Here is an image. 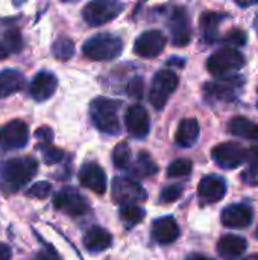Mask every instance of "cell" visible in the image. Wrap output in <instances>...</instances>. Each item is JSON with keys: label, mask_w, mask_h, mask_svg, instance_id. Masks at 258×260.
<instances>
[{"label": "cell", "mask_w": 258, "mask_h": 260, "mask_svg": "<svg viewBox=\"0 0 258 260\" xmlns=\"http://www.w3.org/2000/svg\"><path fill=\"white\" fill-rule=\"evenodd\" d=\"M38 172V161L30 157H14L0 163V190L15 193L24 187Z\"/></svg>", "instance_id": "cell-1"}, {"label": "cell", "mask_w": 258, "mask_h": 260, "mask_svg": "<svg viewBox=\"0 0 258 260\" xmlns=\"http://www.w3.org/2000/svg\"><path fill=\"white\" fill-rule=\"evenodd\" d=\"M122 107L120 101L108 98H96L90 104V117L93 125L105 134L117 136L122 131L119 110Z\"/></svg>", "instance_id": "cell-2"}, {"label": "cell", "mask_w": 258, "mask_h": 260, "mask_svg": "<svg viewBox=\"0 0 258 260\" xmlns=\"http://www.w3.org/2000/svg\"><path fill=\"white\" fill-rule=\"evenodd\" d=\"M84 55L93 61H111L120 56L123 41L114 34H97L84 43Z\"/></svg>", "instance_id": "cell-3"}, {"label": "cell", "mask_w": 258, "mask_h": 260, "mask_svg": "<svg viewBox=\"0 0 258 260\" xmlns=\"http://www.w3.org/2000/svg\"><path fill=\"white\" fill-rule=\"evenodd\" d=\"M245 66V56L234 47H224L207 59V69L214 76H231Z\"/></svg>", "instance_id": "cell-4"}, {"label": "cell", "mask_w": 258, "mask_h": 260, "mask_svg": "<svg viewBox=\"0 0 258 260\" xmlns=\"http://www.w3.org/2000/svg\"><path fill=\"white\" fill-rule=\"evenodd\" d=\"M245 79L242 76H225L204 85V96L210 102H233L243 88Z\"/></svg>", "instance_id": "cell-5"}, {"label": "cell", "mask_w": 258, "mask_h": 260, "mask_svg": "<svg viewBox=\"0 0 258 260\" xmlns=\"http://www.w3.org/2000/svg\"><path fill=\"white\" fill-rule=\"evenodd\" d=\"M179 84L178 75L173 70H160L155 73L151 90H149V102L155 110H163L170 98V94L176 90Z\"/></svg>", "instance_id": "cell-6"}, {"label": "cell", "mask_w": 258, "mask_h": 260, "mask_svg": "<svg viewBox=\"0 0 258 260\" xmlns=\"http://www.w3.org/2000/svg\"><path fill=\"white\" fill-rule=\"evenodd\" d=\"M125 9L123 3L113 0H96L90 2L82 9V17L90 26H102L114 20Z\"/></svg>", "instance_id": "cell-7"}, {"label": "cell", "mask_w": 258, "mask_h": 260, "mask_svg": "<svg viewBox=\"0 0 258 260\" xmlns=\"http://www.w3.org/2000/svg\"><path fill=\"white\" fill-rule=\"evenodd\" d=\"M113 200L123 206H135L137 203H143L148 200L146 190L141 187L140 183L131 178L125 177H116L113 180V187H111Z\"/></svg>", "instance_id": "cell-8"}, {"label": "cell", "mask_w": 258, "mask_h": 260, "mask_svg": "<svg viewBox=\"0 0 258 260\" xmlns=\"http://www.w3.org/2000/svg\"><path fill=\"white\" fill-rule=\"evenodd\" d=\"M211 157L214 163L224 169H236L248 158V151L234 142H225L213 148Z\"/></svg>", "instance_id": "cell-9"}, {"label": "cell", "mask_w": 258, "mask_h": 260, "mask_svg": "<svg viewBox=\"0 0 258 260\" xmlns=\"http://www.w3.org/2000/svg\"><path fill=\"white\" fill-rule=\"evenodd\" d=\"M29 142V126L23 120H11L0 128V149H21Z\"/></svg>", "instance_id": "cell-10"}, {"label": "cell", "mask_w": 258, "mask_h": 260, "mask_svg": "<svg viewBox=\"0 0 258 260\" xmlns=\"http://www.w3.org/2000/svg\"><path fill=\"white\" fill-rule=\"evenodd\" d=\"M53 206L56 210L64 212L68 216H82L90 210L88 201L71 187L59 190L53 198Z\"/></svg>", "instance_id": "cell-11"}, {"label": "cell", "mask_w": 258, "mask_h": 260, "mask_svg": "<svg viewBox=\"0 0 258 260\" xmlns=\"http://www.w3.org/2000/svg\"><path fill=\"white\" fill-rule=\"evenodd\" d=\"M166 37L161 30L151 29L143 32L134 43V52L135 55L141 58H155L158 56L164 47H166Z\"/></svg>", "instance_id": "cell-12"}, {"label": "cell", "mask_w": 258, "mask_h": 260, "mask_svg": "<svg viewBox=\"0 0 258 260\" xmlns=\"http://www.w3.org/2000/svg\"><path fill=\"white\" fill-rule=\"evenodd\" d=\"M169 29L172 34V43L175 46H187L192 40V26L189 14L184 8H173L169 18Z\"/></svg>", "instance_id": "cell-13"}, {"label": "cell", "mask_w": 258, "mask_h": 260, "mask_svg": "<svg viewBox=\"0 0 258 260\" xmlns=\"http://www.w3.org/2000/svg\"><path fill=\"white\" fill-rule=\"evenodd\" d=\"M78 177H79L81 184L90 189L91 192L97 195H103L106 192V175L97 163L90 161V163L82 165Z\"/></svg>", "instance_id": "cell-14"}, {"label": "cell", "mask_w": 258, "mask_h": 260, "mask_svg": "<svg viewBox=\"0 0 258 260\" xmlns=\"http://www.w3.org/2000/svg\"><path fill=\"white\" fill-rule=\"evenodd\" d=\"M125 125L129 134L135 139H144L149 134L151 123L149 114L141 105H132L126 110L125 114Z\"/></svg>", "instance_id": "cell-15"}, {"label": "cell", "mask_w": 258, "mask_h": 260, "mask_svg": "<svg viewBox=\"0 0 258 260\" xmlns=\"http://www.w3.org/2000/svg\"><path fill=\"white\" fill-rule=\"evenodd\" d=\"M252 209L246 204H233L224 209L220 221L227 229H245L252 222Z\"/></svg>", "instance_id": "cell-16"}, {"label": "cell", "mask_w": 258, "mask_h": 260, "mask_svg": "<svg viewBox=\"0 0 258 260\" xmlns=\"http://www.w3.org/2000/svg\"><path fill=\"white\" fill-rule=\"evenodd\" d=\"M56 85H58L56 76L52 72L43 70V72L36 73L35 78L32 79L29 93L35 101L43 102V101H47L49 98H52V94L56 91Z\"/></svg>", "instance_id": "cell-17"}, {"label": "cell", "mask_w": 258, "mask_h": 260, "mask_svg": "<svg viewBox=\"0 0 258 260\" xmlns=\"http://www.w3.org/2000/svg\"><path fill=\"white\" fill-rule=\"evenodd\" d=\"M198 193L201 200L207 204H214L220 201L227 193V183L222 177L207 175L201 180L198 186Z\"/></svg>", "instance_id": "cell-18"}, {"label": "cell", "mask_w": 258, "mask_h": 260, "mask_svg": "<svg viewBox=\"0 0 258 260\" xmlns=\"http://www.w3.org/2000/svg\"><path fill=\"white\" fill-rule=\"evenodd\" d=\"M179 238V225L173 216H163L152 224V239L160 245H167Z\"/></svg>", "instance_id": "cell-19"}, {"label": "cell", "mask_w": 258, "mask_h": 260, "mask_svg": "<svg viewBox=\"0 0 258 260\" xmlns=\"http://www.w3.org/2000/svg\"><path fill=\"white\" fill-rule=\"evenodd\" d=\"M248 248L246 239L236 236V235H227L219 239L217 242V253L224 260L239 259Z\"/></svg>", "instance_id": "cell-20"}, {"label": "cell", "mask_w": 258, "mask_h": 260, "mask_svg": "<svg viewBox=\"0 0 258 260\" xmlns=\"http://www.w3.org/2000/svg\"><path fill=\"white\" fill-rule=\"evenodd\" d=\"M111 244H113V236L109 235V232H106L99 225L88 229L87 233L84 235V247L90 253H102L108 250Z\"/></svg>", "instance_id": "cell-21"}, {"label": "cell", "mask_w": 258, "mask_h": 260, "mask_svg": "<svg viewBox=\"0 0 258 260\" xmlns=\"http://www.w3.org/2000/svg\"><path fill=\"white\" fill-rule=\"evenodd\" d=\"M199 139V122L196 119H184L181 120L176 134L175 143L181 148H192Z\"/></svg>", "instance_id": "cell-22"}, {"label": "cell", "mask_w": 258, "mask_h": 260, "mask_svg": "<svg viewBox=\"0 0 258 260\" xmlns=\"http://www.w3.org/2000/svg\"><path fill=\"white\" fill-rule=\"evenodd\" d=\"M24 87V76L15 69H6L0 72V99L8 98Z\"/></svg>", "instance_id": "cell-23"}, {"label": "cell", "mask_w": 258, "mask_h": 260, "mask_svg": "<svg viewBox=\"0 0 258 260\" xmlns=\"http://www.w3.org/2000/svg\"><path fill=\"white\" fill-rule=\"evenodd\" d=\"M227 128H228V131L233 136L258 142V125L255 122H252L251 119H248V117L236 116V117H233L228 122V126Z\"/></svg>", "instance_id": "cell-24"}, {"label": "cell", "mask_w": 258, "mask_h": 260, "mask_svg": "<svg viewBox=\"0 0 258 260\" xmlns=\"http://www.w3.org/2000/svg\"><path fill=\"white\" fill-rule=\"evenodd\" d=\"M225 18H230V15L222 14V12H214V11H207V12L202 14V17H201V29H202L204 40L207 43H213L219 37L217 35L219 24Z\"/></svg>", "instance_id": "cell-25"}, {"label": "cell", "mask_w": 258, "mask_h": 260, "mask_svg": "<svg viewBox=\"0 0 258 260\" xmlns=\"http://www.w3.org/2000/svg\"><path fill=\"white\" fill-rule=\"evenodd\" d=\"M132 175H135L137 178H144V177H151L155 175L158 172V166L157 163L151 158V155L148 152H140L135 158V163L131 166L129 171Z\"/></svg>", "instance_id": "cell-26"}, {"label": "cell", "mask_w": 258, "mask_h": 260, "mask_svg": "<svg viewBox=\"0 0 258 260\" xmlns=\"http://www.w3.org/2000/svg\"><path fill=\"white\" fill-rule=\"evenodd\" d=\"M144 216H146L144 209L138 207L137 204L135 206H123L120 209V219L126 230H131L135 225H138L144 219Z\"/></svg>", "instance_id": "cell-27"}, {"label": "cell", "mask_w": 258, "mask_h": 260, "mask_svg": "<svg viewBox=\"0 0 258 260\" xmlns=\"http://www.w3.org/2000/svg\"><path fill=\"white\" fill-rule=\"evenodd\" d=\"M52 53L61 61H68L75 55V43L68 37H59L52 46Z\"/></svg>", "instance_id": "cell-28"}, {"label": "cell", "mask_w": 258, "mask_h": 260, "mask_svg": "<svg viewBox=\"0 0 258 260\" xmlns=\"http://www.w3.org/2000/svg\"><path fill=\"white\" fill-rule=\"evenodd\" d=\"M131 161V148L126 142L116 145L113 151V163L117 169H126Z\"/></svg>", "instance_id": "cell-29"}, {"label": "cell", "mask_w": 258, "mask_h": 260, "mask_svg": "<svg viewBox=\"0 0 258 260\" xmlns=\"http://www.w3.org/2000/svg\"><path fill=\"white\" fill-rule=\"evenodd\" d=\"M193 169V163L189 158H176L175 161H172L167 168V175L172 178H181V177H187Z\"/></svg>", "instance_id": "cell-30"}, {"label": "cell", "mask_w": 258, "mask_h": 260, "mask_svg": "<svg viewBox=\"0 0 258 260\" xmlns=\"http://www.w3.org/2000/svg\"><path fill=\"white\" fill-rule=\"evenodd\" d=\"M3 44L6 46L8 52L9 53H15V52H20L21 47H23V38H21V34L17 30V29H9L5 32V41Z\"/></svg>", "instance_id": "cell-31"}, {"label": "cell", "mask_w": 258, "mask_h": 260, "mask_svg": "<svg viewBox=\"0 0 258 260\" xmlns=\"http://www.w3.org/2000/svg\"><path fill=\"white\" fill-rule=\"evenodd\" d=\"M182 190H184V186L182 184H170L167 187L163 189L161 195H160V201L163 204H170L176 200L181 198L182 195Z\"/></svg>", "instance_id": "cell-32"}, {"label": "cell", "mask_w": 258, "mask_h": 260, "mask_svg": "<svg viewBox=\"0 0 258 260\" xmlns=\"http://www.w3.org/2000/svg\"><path fill=\"white\" fill-rule=\"evenodd\" d=\"M52 193V184L47 181H38L35 183L32 187L27 189L26 195L30 198H36V200H44Z\"/></svg>", "instance_id": "cell-33"}, {"label": "cell", "mask_w": 258, "mask_h": 260, "mask_svg": "<svg viewBox=\"0 0 258 260\" xmlns=\"http://www.w3.org/2000/svg\"><path fill=\"white\" fill-rule=\"evenodd\" d=\"M38 149L43 151V160H44L46 165H56V163L61 161L62 157H64V152H62L59 148L53 146V145L41 146V148H38Z\"/></svg>", "instance_id": "cell-34"}, {"label": "cell", "mask_w": 258, "mask_h": 260, "mask_svg": "<svg viewBox=\"0 0 258 260\" xmlns=\"http://www.w3.org/2000/svg\"><path fill=\"white\" fill-rule=\"evenodd\" d=\"M128 94L132 99H141L144 94V81L141 76H135L128 84Z\"/></svg>", "instance_id": "cell-35"}, {"label": "cell", "mask_w": 258, "mask_h": 260, "mask_svg": "<svg viewBox=\"0 0 258 260\" xmlns=\"http://www.w3.org/2000/svg\"><path fill=\"white\" fill-rule=\"evenodd\" d=\"M224 41L225 43H230L234 49L236 47H240V46H245L248 38H246V34L240 29H233L227 34V37H224Z\"/></svg>", "instance_id": "cell-36"}, {"label": "cell", "mask_w": 258, "mask_h": 260, "mask_svg": "<svg viewBox=\"0 0 258 260\" xmlns=\"http://www.w3.org/2000/svg\"><path fill=\"white\" fill-rule=\"evenodd\" d=\"M35 137L40 140L36 148H41V146H47V145H52V140H53V133L50 128L47 126H43V128H38L35 131Z\"/></svg>", "instance_id": "cell-37"}, {"label": "cell", "mask_w": 258, "mask_h": 260, "mask_svg": "<svg viewBox=\"0 0 258 260\" xmlns=\"http://www.w3.org/2000/svg\"><path fill=\"white\" fill-rule=\"evenodd\" d=\"M240 178H242V181H243V183H246V184H249V186H257L258 184V171L257 169H252V168H249L248 171H245V172L240 175Z\"/></svg>", "instance_id": "cell-38"}, {"label": "cell", "mask_w": 258, "mask_h": 260, "mask_svg": "<svg viewBox=\"0 0 258 260\" xmlns=\"http://www.w3.org/2000/svg\"><path fill=\"white\" fill-rule=\"evenodd\" d=\"M36 259L38 260H61L58 253L55 251V248L52 245H46L44 250H41L38 254H36Z\"/></svg>", "instance_id": "cell-39"}, {"label": "cell", "mask_w": 258, "mask_h": 260, "mask_svg": "<svg viewBox=\"0 0 258 260\" xmlns=\"http://www.w3.org/2000/svg\"><path fill=\"white\" fill-rule=\"evenodd\" d=\"M246 161L251 165L252 169H257L258 171V146H252L248 149V158Z\"/></svg>", "instance_id": "cell-40"}, {"label": "cell", "mask_w": 258, "mask_h": 260, "mask_svg": "<svg viewBox=\"0 0 258 260\" xmlns=\"http://www.w3.org/2000/svg\"><path fill=\"white\" fill-rule=\"evenodd\" d=\"M11 254H12L11 247L8 244L0 242V260H9L11 259Z\"/></svg>", "instance_id": "cell-41"}, {"label": "cell", "mask_w": 258, "mask_h": 260, "mask_svg": "<svg viewBox=\"0 0 258 260\" xmlns=\"http://www.w3.org/2000/svg\"><path fill=\"white\" fill-rule=\"evenodd\" d=\"M186 260H214V259H211V257H208V256H205V254L193 253V254L187 256V259H186Z\"/></svg>", "instance_id": "cell-42"}, {"label": "cell", "mask_w": 258, "mask_h": 260, "mask_svg": "<svg viewBox=\"0 0 258 260\" xmlns=\"http://www.w3.org/2000/svg\"><path fill=\"white\" fill-rule=\"evenodd\" d=\"M8 55H9V52H8V49H6V46L0 41V59L6 58Z\"/></svg>", "instance_id": "cell-43"}, {"label": "cell", "mask_w": 258, "mask_h": 260, "mask_svg": "<svg viewBox=\"0 0 258 260\" xmlns=\"http://www.w3.org/2000/svg\"><path fill=\"white\" fill-rule=\"evenodd\" d=\"M243 260H258V254H251V256L245 257Z\"/></svg>", "instance_id": "cell-44"}, {"label": "cell", "mask_w": 258, "mask_h": 260, "mask_svg": "<svg viewBox=\"0 0 258 260\" xmlns=\"http://www.w3.org/2000/svg\"><path fill=\"white\" fill-rule=\"evenodd\" d=\"M254 27H255V30H257L258 34V14L257 17H255V20H254Z\"/></svg>", "instance_id": "cell-45"}, {"label": "cell", "mask_w": 258, "mask_h": 260, "mask_svg": "<svg viewBox=\"0 0 258 260\" xmlns=\"http://www.w3.org/2000/svg\"><path fill=\"white\" fill-rule=\"evenodd\" d=\"M255 236H257V239H258V227H257V232H255Z\"/></svg>", "instance_id": "cell-46"}, {"label": "cell", "mask_w": 258, "mask_h": 260, "mask_svg": "<svg viewBox=\"0 0 258 260\" xmlns=\"http://www.w3.org/2000/svg\"><path fill=\"white\" fill-rule=\"evenodd\" d=\"M257 105H258V104H257Z\"/></svg>", "instance_id": "cell-47"}]
</instances>
